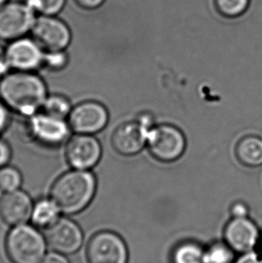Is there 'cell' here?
Segmentation results:
<instances>
[{"label": "cell", "mask_w": 262, "mask_h": 263, "mask_svg": "<svg viewBox=\"0 0 262 263\" xmlns=\"http://www.w3.org/2000/svg\"><path fill=\"white\" fill-rule=\"evenodd\" d=\"M47 86L34 72L9 70L0 79V101L11 112L29 118L42 110Z\"/></svg>", "instance_id": "cell-1"}, {"label": "cell", "mask_w": 262, "mask_h": 263, "mask_svg": "<svg viewBox=\"0 0 262 263\" xmlns=\"http://www.w3.org/2000/svg\"><path fill=\"white\" fill-rule=\"evenodd\" d=\"M96 178L85 170H71L56 179L50 188V198L62 213L74 215L89 206L96 195Z\"/></svg>", "instance_id": "cell-2"}, {"label": "cell", "mask_w": 262, "mask_h": 263, "mask_svg": "<svg viewBox=\"0 0 262 263\" xmlns=\"http://www.w3.org/2000/svg\"><path fill=\"white\" fill-rule=\"evenodd\" d=\"M6 252L13 263H41L46 242L35 228L20 224L12 228L6 238Z\"/></svg>", "instance_id": "cell-3"}, {"label": "cell", "mask_w": 262, "mask_h": 263, "mask_svg": "<svg viewBox=\"0 0 262 263\" xmlns=\"http://www.w3.org/2000/svg\"><path fill=\"white\" fill-rule=\"evenodd\" d=\"M25 133L32 142L49 148L64 144L68 139L70 128L67 121L43 111L27 118Z\"/></svg>", "instance_id": "cell-4"}, {"label": "cell", "mask_w": 262, "mask_h": 263, "mask_svg": "<svg viewBox=\"0 0 262 263\" xmlns=\"http://www.w3.org/2000/svg\"><path fill=\"white\" fill-rule=\"evenodd\" d=\"M36 17L26 2L7 1L0 7V40L11 43L25 37L32 31Z\"/></svg>", "instance_id": "cell-5"}, {"label": "cell", "mask_w": 262, "mask_h": 263, "mask_svg": "<svg viewBox=\"0 0 262 263\" xmlns=\"http://www.w3.org/2000/svg\"><path fill=\"white\" fill-rule=\"evenodd\" d=\"M146 145L156 159L171 163L184 153L186 139L182 132L173 125H159L150 129Z\"/></svg>", "instance_id": "cell-6"}, {"label": "cell", "mask_w": 262, "mask_h": 263, "mask_svg": "<svg viewBox=\"0 0 262 263\" xmlns=\"http://www.w3.org/2000/svg\"><path fill=\"white\" fill-rule=\"evenodd\" d=\"M31 33L32 39L44 52L65 50L72 41L69 26L57 15H39L36 17Z\"/></svg>", "instance_id": "cell-7"}, {"label": "cell", "mask_w": 262, "mask_h": 263, "mask_svg": "<svg viewBox=\"0 0 262 263\" xmlns=\"http://www.w3.org/2000/svg\"><path fill=\"white\" fill-rule=\"evenodd\" d=\"M86 255L89 263H127L128 259L124 240L110 231L98 232L92 235Z\"/></svg>", "instance_id": "cell-8"}, {"label": "cell", "mask_w": 262, "mask_h": 263, "mask_svg": "<svg viewBox=\"0 0 262 263\" xmlns=\"http://www.w3.org/2000/svg\"><path fill=\"white\" fill-rule=\"evenodd\" d=\"M109 121L106 107L96 101H85L72 108L67 123L77 134L93 135L102 132Z\"/></svg>", "instance_id": "cell-9"}, {"label": "cell", "mask_w": 262, "mask_h": 263, "mask_svg": "<svg viewBox=\"0 0 262 263\" xmlns=\"http://www.w3.org/2000/svg\"><path fill=\"white\" fill-rule=\"evenodd\" d=\"M102 146L92 135L77 134L67 141L65 157L67 164L76 170L89 171L99 163Z\"/></svg>", "instance_id": "cell-10"}, {"label": "cell", "mask_w": 262, "mask_h": 263, "mask_svg": "<svg viewBox=\"0 0 262 263\" xmlns=\"http://www.w3.org/2000/svg\"><path fill=\"white\" fill-rule=\"evenodd\" d=\"M44 53L34 40L23 37L9 43L6 49V61L9 70L35 72L43 67Z\"/></svg>", "instance_id": "cell-11"}, {"label": "cell", "mask_w": 262, "mask_h": 263, "mask_svg": "<svg viewBox=\"0 0 262 263\" xmlns=\"http://www.w3.org/2000/svg\"><path fill=\"white\" fill-rule=\"evenodd\" d=\"M150 129L138 120L120 125L111 135L113 148L121 156L131 157L137 155L147 144Z\"/></svg>", "instance_id": "cell-12"}, {"label": "cell", "mask_w": 262, "mask_h": 263, "mask_svg": "<svg viewBox=\"0 0 262 263\" xmlns=\"http://www.w3.org/2000/svg\"><path fill=\"white\" fill-rule=\"evenodd\" d=\"M46 240L49 246L58 253L70 254L77 252L83 242V233L74 221L60 217L46 228Z\"/></svg>", "instance_id": "cell-13"}, {"label": "cell", "mask_w": 262, "mask_h": 263, "mask_svg": "<svg viewBox=\"0 0 262 263\" xmlns=\"http://www.w3.org/2000/svg\"><path fill=\"white\" fill-rule=\"evenodd\" d=\"M259 239V229L248 217H233L224 228L226 243L236 253L252 252Z\"/></svg>", "instance_id": "cell-14"}, {"label": "cell", "mask_w": 262, "mask_h": 263, "mask_svg": "<svg viewBox=\"0 0 262 263\" xmlns=\"http://www.w3.org/2000/svg\"><path fill=\"white\" fill-rule=\"evenodd\" d=\"M33 204L28 193L20 189L6 192L0 197V218L11 227L25 224L32 217Z\"/></svg>", "instance_id": "cell-15"}, {"label": "cell", "mask_w": 262, "mask_h": 263, "mask_svg": "<svg viewBox=\"0 0 262 263\" xmlns=\"http://www.w3.org/2000/svg\"><path fill=\"white\" fill-rule=\"evenodd\" d=\"M238 160L245 166L262 165V139L256 136H247L239 140L235 147Z\"/></svg>", "instance_id": "cell-16"}, {"label": "cell", "mask_w": 262, "mask_h": 263, "mask_svg": "<svg viewBox=\"0 0 262 263\" xmlns=\"http://www.w3.org/2000/svg\"><path fill=\"white\" fill-rule=\"evenodd\" d=\"M61 210L50 198L37 200L32 208V223L36 227L48 228L60 218Z\"/></svg>", "instance_id": "cell-17"}, {"label": "cell", "mask_w": 262, "mask_h": 263, "mask_svg": "<svg viewBox=\"0 0 262 263\" xmlns=\"http://www.w3.org/2000/svg\"><path fill=\"white\" fill-rule=\"evenodd\" d=\"M72 107L67 97L61 95H51L47 96L42 110L44 114L55 118L65 120L70 114Z\"/></svg>", "instance_id": "cell-18"}, {"label": "cell", "mask_w": 262, "mask_h": 263, "mask_svg": "<svg viewBox=\"0 0 262 263\" xmlns=\"http://www.w3.org/2000/svg\"><path fill=\"white\" fill-rule=\"evenodd\" d=\"M205 251L194 242L178 246L173 256L174 263H204Z\"/></svg>", "instance_id": "cell-19"}, {"label": "cell", "mask_w": 262, "mask_h": 263, "mask_svg": "<svg viewBox=\"0 0 262 263\" xmlns=\"http://www.w3.org/2000/svg\"><path fill=\"white\" fill-rule=\"evenodd\" d=\"M22 182L23 176L17 168L11 165L0 168V192L6 193L19 190Z\"/></svg>", "instance_id": "cell-20"}, {"label": "cell", "mask_w": 262, "mask_h": 263, "mask_svg": "<svg viewBox=\"0 0 262 263\" xmlns=\"http://www.w3.org/2000/svg\"><path fill=\"white\" fill-rule=\"evenodd\" d=\"M234 251L227 243L216 242L205 251L204 263H234Z\"/></svg>", "instance_id": "cell-21"}, {"label": "cell", "mask_w": 262, "mask_h": 263, "mask_svg": "<svg viewBox=\"0 0 262 263\" xmlns=\"http://www.w3.org/2000/svg\"><path fill=\"white\" fill-rule=\"evenodd\" d=\"M36 14L58 15L63 10L67 0H25Z\"/></svg>", "instance_id": "cell-22"}, {"label": "cell", "mask_w": 262, "mask_h": 263, "mask_svg": "<svg viewBox=\"0 0 262 263\" xmlns=\"http://www.w3.org/2000/svg\"><path fill=\"white\" fill-rule=\"evenodd\" d=\"M68 64V55L65 50L50 51L44 53L43 67L50 71L59 72L63 70Z\"/></svg>", "instance_id": "cell-23"}, {"label": "cell", "mask_w": 262, "mask_h": 263, "mask_svg": "<svg viewBox=\"0 0 262 263\" xmlns=\"http://www.w3.org/2000/svg\"><path fill=\"white\" fill-rule=\"evenodd\" d=\"M220 12L227 16H237L248 7L249 0H216Z\"/></svg>", "instance_id": "cell-24"}, {"label": "cell", "mask_w": 262, "mask_h": 263, "mask_svg": "<svg viewBox=\"0 0 262 263\" xmlns=\"http://www.w3.org/2000/svg\"><path fill=\"white\" fill-rule=\"evenodd\" d=\"M12 158V149L8 143L0 139V168L8 165L9 161Z\"/></svg>", "instance_id": "cell-25"}, {"label": "cell", "mask_w": 262, "mask_h": 263, "mask_svg": "<svg viewBox=\"0 0 262 263\" xmlns=\"http://www.w3.org/2000/svg\"><path fill=\"white\" fill-rule=\"evenodd\" d=\"M10 110L0 101V134L7 130L10 125Z\"/></svg>", "instance_id": "cell-26"}, {"label": "cell", "mask_w": 262, "mask_h": 263, "mask_svg": "<svg viewBox=\"0 0 262 263\" xmlns=\"http://www.w3.org/2000/svg\"><path fill=\"white\" fill-rule=\"evenodd\" d=\"M78 7L85 10H96L102 7L105 0H74Z\"/></svg>", "instance_id": "cell-27"}, {"label": "cell", "mask_w": 262, "mask_h": 263, "mask_svg": "<svg viewBox=\"0 0 262 263\" xmlns=\"http://www.w3.org/2000/svg\"><path fill=\"white\" fill-rule=\"evenodd\" d=\"M231 214L233 217H248V206L245 203H234L231 208Z\"/></svg>", "instance_id": "cell-28"}, {"label": "cell", "mask_w": 262, "mask_h": 263, "mask_svg": "<svg viewBox=\"0 0 262 263\" xmlns=\"http://www.w3.org/2000/svg\"><path fill=\"white\" fill-rule=\"evenodd\" d=\"M234 263H262V256L252 251L250 253H244V255Z\"/></svg>", "instance_id": "cell-29"}, {"label": "cell", "mask_w": 262, "mask_h": 263, "mask_svg": "<svg viewBox=\"0 0 262 263\" xmlns=\"http://www.w3.org/2000/svg\"><path fill=\"white\" fill-rule=\"evenodd\" d=\"M42 263H68L67 259L59 253H50L48 254Z\"/></svg>", "instance_id": "cell-30"}, {"label": "cell", "mask_w": 262, "mask_h": 263, "mask_svg": "<svg viewBox=\"0 0 262 263\" xmlns=\"http://www.w3.org/2000/svg\"><path fill=\"white\" fill-rule=\"evenodd\" d=\"M7 71H9V68L6 61V50L0 45V75H4Z\"/></svg>", "instance_id": "cell-31"}, {"label": "cell", "mask_w": 262, "mask_h": 263, "mask_svg": "<svg viewBox=\"0 0 262 263\" xmlns=\"http://www.w3.org/2000/svg\"><path fill=\"white\" fill-rule=\"evenodd\" d=\"M7 1H8V0H0V7L7 3Z\"/></svg>", "instance_id": "cell-32"}]
</instances>
